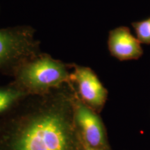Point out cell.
<instances>
[{"instance_id": "obj_9", "label": "cell", "mask_w": 150, "mask_h": 150, "mask_svg": "<svg viewBox=\"0 0 150 150\" xmlns=\"http://www.w3.org/2000/svg\"><path fill=\"white\" fill-rule=\"evenodd\" d=\"M82 142H83V150H102L100 149H97V148H95V147H91V146H90V145H88V144H86V142H84L83 140H82Z\"/></svg>"}, {"instance_id": "obj_3", "label": "cell", "mask_w": 150, "mask_h": 150, "mask_svg": "<svg viewBox=\"0 0 150 150\" xmlns=\"http://www.w3.org/2000/svg\"><path fill=\"white\" fill-rule=\"evenodd\" d=\"M33 45L25 32L0 29V72H13L32 59Z\"/></svg>"}, {"instance_id": "obj_2", "label": "cell", "mask_w": 150, "mask_h": 150, "mask_svg": "<svg viewBox=\"0 0 150 150\" xmlns=\"http://www.w3.org/2000/svg\"><path fill=\"white\" fill-rule=\"evenodd\" d=\"M16 84L28 95L42 94L70 83V74L61 62L49 56L32 58L15 72Z\"/></svg>"}, {"instance_id": "obj_5", "label": "cell", "mask_w": 150, "mask_h": 150, "mask_svg": "<svg viewBox=\"0 0 150 150\" xmlns=\"http://www.w3.org/2000/svg\"><path fill=\"white\" fill-rule=\"evenodd\" d=\"M70 82L76 84V94L82 102L98 113L104 109L108 91L95 72L88 67L75 65L70 73Z\"/></svg>"}, {"instance_id": "obj_4", "label": "cell", "mask_w": 150, "mask_h": 150, "mask_svg": "<svg viewBox=\"0 0 150 150\" xmlns=\"http://www.w3.org/2000/svg\"><path fill=\"white\" fill-rule=\"evenodd\" d=\"M74 120L84 142L97 149L112 150L108 142L106 127L99 113L82 102L76 93L74 104Z\"/></svg>"}, {"instance_id": "obj_8", "label": "cell", "mask_w": 150, "mask_h": 150, "mask_svg": "<svg viewBox=\"0 0 150 150\" xmlns=\"http://www.w3.org/2000/svg\"><path fill=\"white\" fill-rule=\"evenodd\" d=\"M138 40L141 43L150 45V18L131 24Z\"/></svg>"}, {"instance_id": "obj_7", "label": "cell", "mask_w": 150, "mask_h": 150, "mask_svg": "<svg viewBox=\"0 0 150 150\" xmlns=\"http://www.w3.org/2000/svg\"><path fill=\"white\" fill-rule=\"evenodd\" d=\"M26 95L28 94L15 83L0 86V116L8 111Z\"/></svg>"}, {"instance_id": "obj_6", "label": "cell", "mask_w": 150, "mask_h": 150, "mask_svg": "<svg viewBox=\"0 0 150 150\" xmlns=\"http://www.w3.org/2000/svg\"><path fill=\"white\" fill-rule=\"evenodd\" d=\"M141 42L131 34L129 28L120 27L110 31L108 47L110 54L120 61L138 60L143 54Z\"/></svg>"}, {"instance_id": "obj_1", "label": "cell", "mask_w": 150, "mask_h": 150, "mask_svg": "<svg viewBox=\"0 0 150 150\" xmlns=\"http://www.w3.org/2000/svg\"><path fill=\"white\" fill-rule=\"evenodd\" d=\"M71 83L24 97L0 116V150H83Z\"/></svg>"}]
</instances>
